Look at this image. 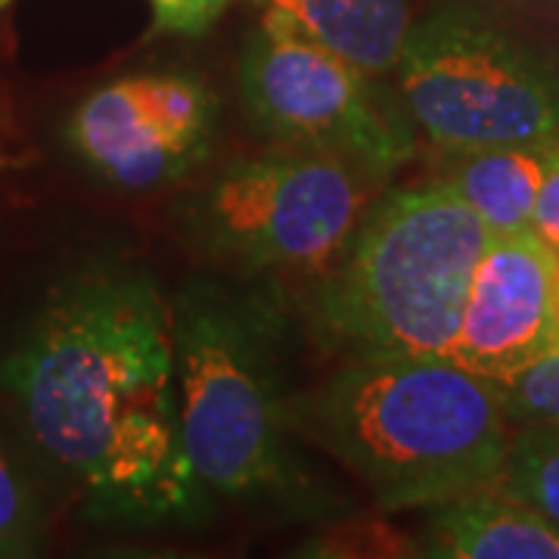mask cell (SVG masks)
Segmentation results:
<instances>
[{
    "label": "cell",
    "instance_id": "1",
    "mask_svg": "<svg viewBox=\"0 0 559 559\" xmlns=\"http://www.w3.org/2000/svg\"><path fill=\"white\" fill-rule=\"evenodd\" d=\"M0 385L97 516H193L209 495L180 432L171 305L138 264L91 261L62 277L0 360Z\"/></svg>",
    "mask_w": 559,
    "mask_h": 559
},
{
    "label": "cell",
    "instance_id": "2",
    "mask_svg": "<svg viewBox=\"0 0 559 559\" xmlns=\"http://www.w3.org/2000/svg\"><path fill=\"white\" fill-rule=\"evenodd\" d=\"M293 423L392 513L495 485L513 439L498 382L436 355L348 360Z\"/></svg>",
    "mask_w": 559,
    "mask_h": 559
},
{
    "label": "cell",
    "instance_id": "3",
    "mask_svg": "<svg viewBox=\"0 0 559 559\" xmlns=\"http://www.w3.org/2000/svg\"><path fill=\"white\" fill-rule=\"evenodd\" d=\"M180 432L209 495L289 500L301 488L283 385L286 311L274 283L190 280L171 301Z\"/></svg>",
    "mask_w": 559,
    "mask_h": 559
},
{
    "label": "cell",
    "instance_id": "4",
    "mask_svg": "<svg viewBox=\"0 0 559 559\" xmlns=\"http://www.w3.org/2000/svg\"><path fill=\"white\" fill-rule=\"evenodd\" d=\"M488 240L444 180L382 197L308 301L314 336L348 360L448 358Z\"/></svg>",
    "mask_w": 559,
    "mask_h": 559
},
{
    "label": "cell",
    "instance_id": "5",
    "mask_svg": "<svg viewBox=\"0 0 559 559\" xmlns=\"http://www.w3.org/2000/svg\"><path fill=\"white\" fill-rule=\"evenodd\" d=\"M395 72L439 150L559 143V66L473 10L441 7L414 25Z\"/></svg>",
    "mask_w": 559,
    "mask_h": 559
},
{
    "label": "cell",
    "instance_id": "6",
    "mask_svg": "<svg viewBox=\"0 0 559 559\" xmlns=\"http://www.w3.org/2000/svg\"><path fill=\"white\" fill-rule=\"evenodd\" d=\"M364 180L348 162L283 146L227 165L190 202L187 227L240 274L326 267L364 218Z\"/></svg>",
    "mask_w": 559,
    "mask_h": 559
},
{
    "label": "cell",
    "instance_id": "7",
    "mask_svg": "<svg viewBox=\"0 0 559 559\" xmlns=\"http://www.w3.org/2000/svg\"><path fill=\"white\" fill-rule=\"evenodd\" d=\"M367 81L352 62L271 10L240 60L242 103L261 131L283 146L323 153L367 178H385L414 156V134L373 100Z\"/></svg>",
    "mask_w": 559,
    "mask_h": 559
},
{
    "label": "cell",
    "instance_id": "8",
    "mask_svg": "<svg viewBox=\"0 0 559 559\" xmlns=\"http://www.w3.org/2000/svg\"><path fill=\"white\" fill-rule=\"evenodd\" d=\"M218 100L193 75H134L94 91L69 121V143L97 175L124 190H156L205 156Z\"/></svg>",
    "mask_w": 559,
    "mask_h": 559
},
{
    "label": "cell",
    "instance_id": "9",
    "mask_svg": "<svg viewBox=\"0 0 559 559\" xmlns=\"http://www.w3.org/2000/svg\"><path fill=\"white\" fill-rule=\"evenodd\" d=\"M550 280L554 252L532 230L491 237L448 358L503 385L559 348Z\"/></svg>",
    "mask_w": 559,
    "mask_h": 559
},
{
    "label": "cell",
    "instance_id": "10",
    "mask_svg": "<svg viewBox=\"0 0 559 559\" xmlns=\"http://www.w3.org/2000/svg\"><path fill=\"white\" fill-rule=\"evenodd\" d=\"M417 547L444 559H559V532L498 485H485L432 503Z\"/></svg>",
    "mask_w": 559,
    "mask_h": 559
},
{
    "label": "cell",
    "instance_id": "11",
    "mask_svg": "<svg viewBox=\"0 0 559 559\" xmlns=\"http://www.w3.org/2000/svg\"><path fill=\"white\" fill-rule=\"evenodd\" d=\"M441 153L439 180L479 215L491 237L525 234L532 227L540 183L550 171L557 143L466 146Z\"/></svg>",
    "mask_w": 559,
    "mask_h": 559
},
{
    "label": "cell",
    "instance_id": "12",
    "mask_svg": "<svg viewBox=\"0 0 559 559\" xmlns=\"http://www.w3.org/2000/svg\"><path fill=\"white\" fill-rule=\"evenodd\" d=\"M367 79L399 69L411 35L407 0H259Z\"/></svg>",
    "mask_w": 559,
    "mask_h": 559
},
{
    "label": "cell",
    "instance_id": "13",
    "mask_svg": "<svg viewBox=\"0 0 559 559\" xmlns=\"http://www.w3.org/2000/svg\"><path fill=\"white\" fill-rule=\"evenodd\" d=\"M495 485L559 532V426L528 423L520 436H513Z\"/></svg>",
    "mask_w": 559,
    "mask_h": 559
},
{
    "label": "cell",
    "instance_id": "14",
    "mask_svg": "<svg viewBox=\"0 0 559 559\" xmlns=\"http://www.w3.org/2000/svg\"><path fill=\"white\" fill-rule=\"evenodd\" d=\"M503 407L516 423H550L559 426V348L535 360L520 377L500 385Z\"/></svg>",
    "mask_w": 559,
    "mask_h": 559
},
{
    "label": "cell",
    "instance_id": "15",
    "mask_svg": "<svg viewBox=\"0 0 559 559\" xmlns=\"http://www.w3.org/2000/svg\"><path fill=\"white\" fill-rule=\"evenodd\" d=\"M38 540V507L0 448V557H22Z\"/></svg>",
    "mask_w": 559,
    "mask_h": 559
},
{
    "label": "cell",
    "instance_id": "16",
    "mask_svg": "<svg viewBox=\"0 0 559 559\" xmlns=\"http://www.w3.org/2000/svg\"><path fill=\"white\" fill-rule=\"evenodd\" d=\"M156 32L171 35H202L221 13L230 7V0H150Z\"/></svg>",
    "mask_w": 559,
    "mask_h": 559
},
{
    "label": "cell",
    "instance_id": "17",
    "mask_svg": "<svg viewBox=\"0 0 559 559\" xmlns=\"http://www.w3.org/2000/svg\"><path fill=\"white\" fill-rule=\"evenodd\" d=\"M544 249H550L554 255H559V143L550 171L540 183L538 202H535V215H532V227H528Z\"/></svg>",
    "mask_w": 559,
    "mask_h": 559
},
{
    "label": "cell",
    "instance_id": "18",
    "mask_svg": "<svg viewBox=\"0 0 559 559\" xmlns=\"http://www.w3.org/2000/svg\"><path fill=\"white\" fill-rule=\"evenodd\" d=\"M554 314H557V323H559V255H554Z\"/></svg>",
    "mask_w": 559,
    "mask_h": 559
},
{
    "label": "cell",
    "instance_id": "19",
    "mask_svg": "<svg viewBox=\"0 0 559 559\" xmlns=\"http://www.w3.org/2000/svg\"><path fill=\"white\" fill-rule=\"evenodd\" d=\"M7 3H10V0H0V10H3V7H7Z\"/></svg>",
    "mask_w": 559,
    "mask_h": 559
}]
</instances>
